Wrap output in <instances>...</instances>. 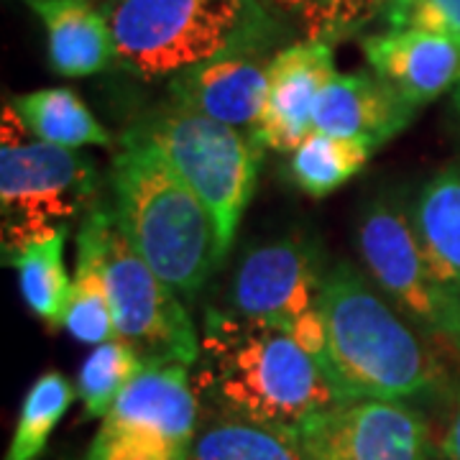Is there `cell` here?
Here are the masks:
<instances>
[{"label":"cell","mask_w":460,"mask_h":460,"mask_svg":"<svg viewBox=\"0 0 460 460\" xmlns=\"http://www.w3.org/2000/svg\"><path fill=\"white\" fill-rule=\"evenodd\" d=\"M98 190L95 166L75 148L36 138L11 102L3 105L0 136V208L3 246L26 235L66 226L75 215L93 210Z\"/></svg>","instance_id":"obj_6"},{"label":"cell","mask_w":460,"mask_h":460,"mask_svg":"<svg viewBox=\"0 0 460 460\" xmlns=\"http://www.w3.org/2000/svg\"><path fill=\"white\" fill-rule=\"evenodd\" d=\"M323 310V371L343 399L402 402L435 389L440 371L428 345L356 266L328 269Z\"/></svg>","instance_id":"obj_3"},{"label":"cell","mask_w":460,"mask_h":460,"mask_svg":"<svg viewBox=\"0 0 460 460\" xmlns=\"http://www.w3.org/2000/svg\"><path fill=\"white\" fill-rule=\"evenodd\" d=\"M131 131L159 148L174 172L205 202L228 256L259 181L266 148L259 133L235 128L172 102L144 118Z\"/></svg>","instance_id":"obj_5"},{"label":"cell","mask_w":460,"mask_h":460,"mask_svg":"<svg viewBox=\"0 0 460 460\" xmlns=\"http://www.w3.org/2000/svg\"><path fill=\"white\" fill-rule=\"evenodd\" d=\"M411 223L460 345V162L435 172L411 208Z\"/></svg>","instance_id":"obj_16"},{"label":"cell","mask_w":460,"mask_h":460,"mask_svg":"<svg viewBox=\"0 0 460 460\" xmlns=\"http://www.w3.org/2000/svg\"><path fill=\"white\" fill-rule=\"evenodd\" d=\"M332 77L335 59L330 41L307 39L277 51L269 65V90L256 126L263 146L292 154L313 131L314 105Z\"/></svg>","instance_id":"obj_12"},{"label":"cell","mask_w":460,"mask_h":460,"mask_svg":"<svg viewBox=\"0 0 460 460\" xmlns=\"http://www.w3.org/2000/svg\"><path fill=\"white\" fill-rule=\"evenodd\" d=\"M47 31L49 65L59 77H93L118 65L105 11L93 0H26Z\"/></svg>","instance_id":"obj_17"},{"label":"cell","mask_w":460,"mask_h":460,"mask_svg":"<svg viewBox=\"0 0 460 460\" xmlns=\"http://www.w3.org/2000/svg\"><path fill=\"white\" fill-rule=\"evenodd\" d=\"M443 456L445 460H460V392L458 399H456V410H453V417H450L447 432H445Z\"/></svg>","instance_id":"obj_27"},{"label":"cell","mask_w":460,"mask_h":460,"mask_svg":"<svg viewBox=\"0 0 460 460\" xmlns=\"http://www.w3.org/2000/svg\"><path fill=\"white\" fill-rule=\"evenodd\" d=\"M453 111L460 115V83L456 84V90H453Z\"/></svg>","instance_id":"obj_29"},{"label":"cell","mask_w":460,"mask_h":460,"mask_svg":"<svg viewBox=\"0 0 460 460\" xmlns=\"http://www.w3.org/2000/svg\"><path fill=\"white\" fill-rule=\"evenodd\" d=\"M190 460H307L295 429L210 410L199 422Z\"/></svg>","instance_id":"obj_20"},{"label":"cell","mask_w":460,"mask_h":460,"mask_svg":"<svg viewBox=\"0 0 460 460\" xmlns=\"http://www.w3.org/2000/svg\"><path fill=\"white\" fill-rule=\"evenodd\" d=\"M392 0H317L305 13L310 39L332 41L363 29L366 23L384 16Z\"/></svg>","instance_id":"obj_25"},{"label":"cell","mask_w":460,"mask_h":460,"mask_svg":"<svg viewBox=\"0 0 460 460\" xmlns=\"http://www.w3.org/2000/svg\"><path fill=\"white\" fill-rule=\"evenodd\" d=\"M414 111L411 102L371 69L335 72L314 105L313 128L358 141L374 151L404 131Z\"/></svg>","instance_id":"obj_15"},{"label":"cell","mask_w":460,"mask_h":460,"mask_svg":"<svg viewBox=\"0 0 460 460\" xmlns=\"http://www.w3.org/2000/svg\"><path fill=\"white\" fill-rule=\"evenodd\" d=\"M113 215L102 208L84 213L77 233V269L72 279V302L65 328L75 341L84 345H100L115 341L113 305L108 292V230Z\"/></svg>","instance_id":"obj_18"},{"label":"cell","mask_w":460,"mask_h":460,"mask_svg":"<svg viewBox=\"0 0 460 460\" xmlns=\"http://www.w3.org/2000/svg\"><path fill=\"white\" fill-rule=\"evenodd\" d=\"M269 65L259 49L233 51L169 80V102L235 128L259 126L269 90Z\"/></svg>","instance_id":"obj_13"},{"label":"cell","mask_w":460,"mask_h":460,"mask_svg":"<svg viewBox=\"0 0 460 460\" xmlns=\"http://www.w3.org/2000/svg\"><path fill=\"white\" fill-rule=\"evenodd\" d=\"M13 111L23 126L41 141L62 148L115 146V138L100 123L84 100L69 87H44L13 98Z\"/></svg>","instance_id":"obj_21"},{"label":"cell","mask_w":460,"mask_h":460,"mask_svg":"<svg viewBox=\"0 0 460 460\" xmlns=\"http://www.w3.org/2000/svg\"><path fill=\"white\" fill-rule=\"evenodd\" d=\"M192 381L210 410L295 432L343 402L320 363L289 335L220 310L205 314Z\"/></svg>","instance_id":"obj_1"},{"label":"cell","mask_w":460,"mask_h":460,"mask_svg":"<svg viewBox=\"0 0 460 460\" xmlns=\"http://www.w3.org/2000/svg\"><path fill=\"white\" fill-rule=\"evenodd\" d=\"M65 243L66 226H57L3 246L5 263L16 269L23 302L49 328H65L72 302L75 284L66 271Z\"/></svg>","instance_id":"obj_19"},{"label":"cell","mask_w":460,"mask_h":460,"mask_svg":"<svg viewBox=\"0 0 460 460\" xmlns=\"http://www.w3.org/2000/svg\"><path fill=\"white\" fill-rule=\"evenodd\" d=\"M148 363L123 341H108L95 345L80 366L77 374V396L83 399V411L87 420L105 417L113 410L123 389L138 376Z\"/></svg>","instance_id":"obj_24"},{"label":"cell","mask_w":460,"mask_h":460,"mask_svg":"<svg viewBox=\"0 0 460 460\" xmlns=\"http://www.w3.org/2000/svg\"><path fill=\"white\" fill-rule=\"evenodd\" d=\"M325 277L328 271L307 241L281 238L243 256L233 277V307L248 320L289 335L323 368Z\"/></svg>","instance_id":"obj_8"},{"label":"cell","mask_w":460,"mask_h":460,"mask_svg":"<svg viewBox=\"0 0 460 460\" xmlns=\"http://www.w3.org/2000/svg\"><path fill=\"white\" fill-rule=\"evenodd\" d=\"M299 438L307 460H432L428 420L396 399H343Z\"/></svg>","instance_id":"obj_11"},{"label":"cell","mask_w":460,"mask_h":460,"mask_svg":"<svg viewBox=\"0 0 460 460\" xmlns=\"http://www.w3.org/2000/svg\"><path fill=\"white\" fill-rule=\"evenodd\" d=\"M77 396V386L59 374L47 371L33 381L21 402L16 429L3 460H39L47 450L51 432L62 422Z\"/></svg>","instance_id":"obj_23"},{"label":"cell","mask_w":460,"mask_h":460,"mask_svg":"<svg viewBox=\"0 0 460 460\" xmlns=\"http://www.w3.org/2000/svg\"><path fill=\"white\" fill-rule=\"evenodd\" d=\"M108 292L118 341L146 363L198 366L199 335L180 295L156 277L115 223L108 230Z\"/></svg>","instance_id":"obj_9"},{"label":"cell","mask_w":460,"mask_h":460,"mask_svg":"<svg viewBox=\"0 0 460 460\" xmlns=\"http://www.w3.org/2000/svg\"><path fill=\"white\" fill-rule=\"evenodd\" d=\"M381 18L389 29H420L460 41V0H392Z\"/></svg>","instance_id":"obj_26"},{"label":"cell","mask_w":460,"mask_h":460,"mask_svg":"<svg viewBox=\"0 0 460 460\" xmlns=\"http://www.w3.org/2000/svg\"><path fill=\"white\" fill-rule=\"evenodd\" d=\"M358 253L371 281L417 325L453 341L450 314L438 292L411 215L374 199L358 223Z\"/></svg>","instance_id":"obj_10"},{"label":"cell","mask_w":460,"mask_h":460,"mask_svg":"<svg viewBox=\"0 0 460 460\" xmlns=\"http://www.w3.org/2000/svg\"><path fill=\"white\" fill-rule=\"evenodd\" d=\"M113 223L156 277L180 296H195L223 263L215 217L162 151L123 133L111 166Z\"/></svg>","instance_id":"obj_2"},{"label":"cell","mask_w":460,"mask_h":460,"mask_svg":"<svg viewBox=\"0 0 460 460\" xmlns=\"http://www.w3.org/2000/svg\"><path fill=\"white\" fill-rule=\"evenodd\" d=\"M368 69L414 108L428 105L460 83V41L420 29H386L363 39Z\"/></svg>","instance_id":"obj_14"},{"label":"cell","mask_w":460,"mask_h":460,"mask_svg":"<svg viewBox=\"0 0 460 460\" xmlns=\"http://www.w3.org/2000/svg\"><path fill=\"white\" fill-rule=\"evenodd\" d=\"M198 428L190 366L148 363L102 417L87 460H190Z\"/></svg>","instance_id":"obj_7"},{"label":"cell","mask_w":460,"mask_h":460,"mask_svg":"<svg viewBox=\"0 0 460 460\" xmlns=\"http://www.w3.org/2000/svg\"><path fill=\"white\" fill-rule=\"evenodd\" d=\"M118 65L156 83L233 51L261 49V0H108Z\"/></svg>","instance_id":"obj_4"},{"label":"cell","mask_w":460,"mask_h":460,"mask_svg":"<svg viewBox=\"0 0 460 460\" xmlns=\"http://www.w3.org/2000/svg\"><path fill=\"white\" fill-rule=\"evenodd\" d=\"M371 148L313 128L289 156L295 184L310 198H325L361 172Z\"/></svg>","instance_id":"obj_22"},{"label":"cell","mask_w":460,"mask_h":460,"mask_svg":"<svg viewBox=\"0 0 460 460\" xmlns=\"http://www.w3.org/2000/svg\"><path fill=\"white\" fill-rule=\"evenodd\" d=\"M266 3H274V5H279V8H295V11L299 8L302 13H307L317 0H266Z\"/></svg>","instance_id":"obj_28"}]
</instances>
